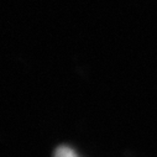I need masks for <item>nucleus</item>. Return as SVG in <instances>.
Here are the masks:
<instances>
[{
    "mask_svg": "<svg viewBox=\"0 0 157 157\" xmlns=\"http://www.w3.org/2000/svg\"><path fill=\"white\" fill-rule=\"evenodd\" d=\"M53 157H78V155H77L71 147L59 146V147L55 151Z\"/></svg>",
    "mask_w": 157,
    "mask_h": 157,
    "instance_id": "f257e3e1",
    "label": "nucleus"
}]
</instances>
